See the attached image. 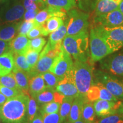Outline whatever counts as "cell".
<instances>
[{
	"label": "cell",
	"mask_w": 123,
	"mask_h": 123,
	"mask_svg": "<svg viewBox=\"0 0 123 123\" xmlns=\"http://www.w3.org/2000/svg\"><path fill=\"white\" fill-rule=\"evenodd\" d=\"M111 1H114V2H116V3H117V4H119V3L121 1H122V0H111Z\"/></svg>",
	"instance_id": "f5cc1de1"
},
{
	"label": "cell",
	"mask_w": 123,
	"mask_h": 123,
	"mask_svg": "<svg viewBox=\"0 0 123 123\" xmlns=\"http://www.w3.org/2000/svg\"><path fill=\"white\" fill-rule=\"evenodd\" d=\"M31 123H43L42 115H41V113H40L39 111L37 113V115H35L34 118Z\"/></svg>",
	"instance_id": "bcb514c9"
},
{
	"label": "cell",
	"mask_w": 123,
	"mask_h": 123,
	"mask_svg": "<svg viewBox=\"0 0 123 123\" xmlns=\"http://www.w3.org/2000/svg\"><path fill=\"white\" fill-rule=\"evenodd\" d=\"M46 43V39L41 37L31 39L29 41V49L40 53Z\"/></svg>",
	"instance_id": "d590c367"
},
{
	"label": "cell",
	"mask_w": 123,
	"mask_h": 123,
	"mask_svg": "<svg viewBox=\"0 0 123 123\" xmlns=\"http://www.w3.org/2000/svg\"><path fill=\"white\" fill-rule=\"evenodd\" d=\"M30 40L25 35H18L10 41V49L13 54H25L29 49Z\"/></svg>",
	"instance_id": "e0dca14e"
},
{
	"label": "cell",
	"mask_w": 123,
	"mask_h": 123,
	"mask_svg": "<svg viewBox=\"0 0 123 123\" xmlns=\"http://www.w3.org/2000/svg\"><path fill=\"white\" fill-rule=\"evenodd\" d=\"M30 95L21 93L9 98L1 107L0 116L3 123H22L27 121Z\"/></svg>",
	"instance_id": "6da1fadb"
},
{
	"label": "cell",
	"mask_w": 123,
	"mask_h": 123,
	"mask_svg": "<svg viewBox=\"0 0 123 123\" xmlns=\"http://www.w3.org/2000/svg\"><path fill=\"white\" fill-rule=\"evenodd\" d=\"M87 98L86 96L80 95L74 100L71 110L67 118L68 122L73 123L81 119V111L83 104Z\"/></svg>",
	"instance_id": "ac0fdd59"
},
{
	"label": "cell",
	"mask_w": 123,
	"mask_h": 123,
	"mask_svg": "<svg viewBox=\"0 0 123 123\" xmlns=\"http://www.w3.org/2000/svg\"><path fill=\"white\" fill-rule=\"evenodd\" d=\"M25 12L22 0H1L0 25L19 22Z\"/></svg>",
	"instance_id": "277c9868"
},
{
	"label": "cell",
	"mask_w": 123,
	"mask_h": 123,
	"mask_svg": "<svg viewBox=\"0 0 123 123\" xmlns=\"http://www.w3.org/2000/svg\"><path fill=\"white\" fill-rule=\"evenodd\" d=\"M39 10H26L25 12L24 15V20L26 21H31L35 19V17Z\"/></svg>",
	"instance_id": "7bdbcfd3"
},
{
	"label": "cell",
	"mask_w": 123,
	"mask_h": 123,
	"mask_svg": "<svg viewBox=\"0 0 123 123\" xmlns=\"http://www.w3.org/2000/svg\"><path fill=\"white\" fill-rule=\"evenodd\" d=\"M41 75H42L44 82H45L46 87H47V88H53L55 90L59 81L61 80L57 76L50 72V71Z\"/></svg>",
	"instance_id": "4dcf8cb0"
},
{
	"label": "cell",
	"mask_w": 123,
	"mask_h": 123,
	"mask_svg": "<svg viewBox=\"0 0 123 123\" xmlns=\"http://www.w3.org/2000/svg\"><path fill=\"white\" fill-rule=\"evenodd\" d=\"M119 9L120 10V12L122 13V14H123V0H122V1H121V2L119 3Z\"/></svg>",
	"instance_id": "f907efd6"
},
{
	"label": "cell",
	"mask_w": 123,
	"mask_h": 123,
	"mask_svg": "<svg viewBox=\"0 0 123 123\" xmlns=\"http://www.w3.org/2000/svg\"><path fill=\"white\" fill-rule=\"evenodd\" d=\"M22 21L0 25V39L10 42L18 34Z\"/></svg>",
	"instance_id": "2e32d148"
},
{
	"label": "cell",
	"mask_w": 123,
	"mask_h": 123,
	"mask_svg": "<svg viewBox=\"0 0 123 123\" xmlns=\"http://www.w3.org/2000/svg\"><path fill=\"white\" fill-rule=\"evenodd\" d=\"M39 107L34 98L30 96L27 107V121L29 123H31L35 115L39 112Z\"/></svg>",
	"instance_id": "1f68e13d"
},
{
	"label": "cell",
	"mask_w": 123,
	"mask_h": 123,
	"mask_svg": "<svg viewBox=\"0 0 123 123\" xmlns=\"http://www.w3.org/2000/svg\"><path fill=\"white\" fill-rule=\"evenodd\" d=\"M89 42L91 61L92 62L101 61L108 55L113 53L93 27L90 30Z\"/></svg>",
	"instance_id": "ba28073f"
},
{
	"label": "cell",
	"mask_w": 123,
	"mask_h": 123,
	"mask_svg": "<svg viewBox=\"0 0 123 123\" xmlns=\"http://www.w3.org/2000/svg\"><path fill=\"white\" fill-rule=\"evenodd\" d=\"M54 59L55 58L50 57L47 55H39V59L35 67L30 71V73H29L30 78L35 75H41L49 71Z\"/></svg>",
	"instance_id": "9a60e30c"
},
{
	"label": "cell",
	"mask_w": 123,
	"mask_h": 123,
	"mask_svg": "<svg viewBox=\"0 0 123 123\" xmlns=\"http://www.w3.org/2000/svg\"><path fill=\"white\" fill-rule=\"evenodd\" d=\"M100 66L105 72L121 78L123 81V51L101 59Z\"/></svg>",
	"instance_id": "9c48e42d"
},
{
	"label": "cell",
	"mask_w": 123,
	"mask_h": 123,
	"mask_svg": "<svg viewBox=\"0 0 123 123\" xmlns=\"http://www.w3.org/2000/svg\"><path fill=\"white\" fill-rule=\"evenodd\" d=\"M73 64L72 56L63 48L59 55L55 58L49 71L62 80L66 74L72 70Z\"/></svg>",
	"instance_id": "30bf717a"
},
{
	"label": "cell",
	"mask_w": 123,
	"mask_h": 123,
	"mask_svg": "<svg viewBox=\"0 0 123 123\" xmlns=\"http://www.w3.org/2000/svg\"><path fill=\"white\" fill-rule=\"evenodd\" d=\"M42 115L43 123H63L61 121L59 112Z\"/></svg>",
	"instance_id": "f35d334b"
},
{
	"label": "cell",
	"mask_w": 123,
	"mask_h": 123,
	"mask_svg": "<svg viewBox=\"0 0 123 123\" xmlns=\"http://www.w3.org/2000/svg\"><path fill=\"white\" fill-rule=\"evenodd\" d=\"M0 1H1V0H0Z\"/></svg>",
	"instance_id": "91938a15"
},
{
	"label": "cell",
	"mask_w": 123,
	"mask_h": 123,
	"mask_svg": "<svg viewBox=\"0 0 123 123\" xmlns=\"http://www.w3.org/2000/svg\"><path fill=\"white\" fill-rule=\"evenodd\" d=\"M86 96L87 99L91 102H94L98 100H104L115 102L118 101L116 97L100 83H94L87 92Z\"/></svg>",
	"instance_id": "4fadbf2b"
},
{
	"label": "cell",
	"mask_w": 123,
	"mask_h": 123,
	"mask_svg": "<svg viewBox=\"0 0 123 123\" xmlns=\"http://www.w3.org/2000/svg\"><path fill=\"white\" fill-rule=\"evenodd\" d=\"M39 52L37 51L29 49L25 54L27 63L31 68V70L34 68L39 59Z\"/></svg>",
	"instance_id": "e575fe53"
},
{
	"label": "cell",
	"mask_w": 123,
	"mask_h": 123,
	"mask_svg": "<svg viewBox=\"0 0 123 123\" xmlns=\"http://www.w3.org/2000/svg\"><path fill=\"white\" fill-rule=\"evenodd\" d=\"M122 102L112 101L104 100H98L93 102V107L96 115L99 117L117 113Z\"/></svg>",
	"instance_id": "5bb4252c"
},
{
	"label": "cell",
	"mask_w": 123,
	"mask_h": 123,
	"mask_svg": "<svg viewBox=\"0 0 123 123\" xmlns=\"http://www.w3.org/2000/svg\"><path fill=\"white\" fill-rule=\"evenodd\" d=\"M93 123H123V118L119 113H116L101 117V119Z\"/></svg>",
	"instance_id": "74e56055"
},
{
	"label": "cell",
	"mask_w": 123,
	"mask_h": 123,
	"mask_svg": "<svg viewBox=\"0 0 123 123\" xmlns=\"http://www.w3.org/2000/svg\"><path fill=\"white\" fill-rule=\"evenodd\" d=\"M0 92L4 95L6 98H11L13 97L17 96V95L22 93L23 92L15 90V89L8 88V87H5V86L0 85Z\"/></svg>",
	"instance_id": "ab89813d"
},
{
	"label": "cell",
	"mask_w": 123,
	"mask_h": 123,
	"mask_svg": "<svg viewBox=\"0 0 123 123\" xmlns=\"http://www.w3.org/2000/svg\"><path fill=\"white\" fill-rule=\"evenodd\" d=\"M64 98H65V96L64 95H63L61 93H60L59 92L55 91L54 92V101L59 103L61 104Z\"/></svg>",
	"instance_id": "f6af8a7d"
},
{
	"label": "cell",
	"mask_w": 123,
	"mask_h": 123,
	"mask_svg": "<svg viewBox=\"0 0 123 123\" xmlns=\"http://www.w3.org/2000/svg\"><path fill=\"white\" fill-rule=\"evenodd\" d=\"M7 99L8 98L0 92V106H2L3 104H4L5 103L7 100Z\"/></svg>",
	"instance_id": "c3c4849f"
},
{
	"label": "cell",
	"mask_w": 123,
	"mask_h": 123,
	"mask_svg": "<svg viewBox=\"0 0 123 123\" xmlns=\"http://www.w3.org/2000/svg\"><path fill=\"white\" fill-rule=\"evenodd\" d=\"M22 3L26 10H40L38 4L32 0H22Z\"/></svg>",
	"instance_id": "b9f144b4"
},
{
	"label": "cell",
	"mask_w": 123,
	"mask_h": 123,
	"mask_svg": "<svg viewBox=\"0 0 123 123\" xmlns=\"http://www.w3.org/2000/svg\"><path fill=\"white\" fill-rule=\"evenodd\" d=\"M55 89L46 87L42 91L37 95L34 99L39 105L54 101Z\"/></svg>",
	"instance_id": "4316f807"
},
{
	"label": "cell",
	"mask_w": 123,
	"mask_h": 123,
	"mask_svg": "<svg viewBox=\"0 0 123 123\" xmlns=\"http://www.w3.org/2000/svg\"><path fill=\"white\" fill-rule=\"evenodd\" d=\"M1 116H0V123H1Z\"/></svg>",
	"instance_id": "11a10c76"
},
{
	"label": "cell",
	"mask_w": 123,
	"mask_h": 123,
	"mask_svg": "<svg viewBox=\"0 0 123 123\" xmlns=\"http://www.w3.org/2000/svg\"><path fill=\"white\" fill-rule=\"evenodd\" d=\"M74 100V99L73 98L65 97L61 104L59 113L62 123H63L68 118Z\"/></svg>",
	"instance_id": "83f0119b"
},
{
	"label": "cell",
	"mask_w": 123,
	"mask_h": 123,
	"mask_svg": "<svg viewBox=\"0 0 123 123\" xmlns=\"http://www.w3.org/2000/svg\"><path fill=\"white\" fill-rule=\"evenodd\" d=\"M10 50V42L0 39V56Z\"/></svg>",
	"instance_id": "ee69618b"
},
{
	"label": "cell",
	"mask_w": 123,
	"mask_h": 123,
	"mask_svg": "<svg viewBox=\"0 0 123 123\" xmlns=\"http://www.w3.org/2000/svg\"><path fill=\"white\" fill-rule=\"evenodd\" d=\"M45 88V82L42 75H35L30 78L29 93L30 96L34 98L38 93Z\"/></svg>",
	"instance_id": "44dd1931"
},
{
	"label": "cell",
	"mask_w": 123,
	"mask_h": 123,
	"mask_svg": "<svg viewBox=\"0 0 123 123\" xmlns=\"http://www.w3.org/2000/svg\"><path fill=\"white\" fill-rule=\"evenodd\" d=\"M67 22L66 19L64 20V24L61 25L57 30L50 33L48 42L50 45L55 46L58 43L62 42L63 39L67 34Z\"/></svg>",
	"instance_id": "d4e9b609"
},
{
	"label": "cell",
	"mask_w": 123,
	"mask_h": 123,
	"mask_svg": "<svg viewBox=\"0 0 123 123\" xmlns=\"http://www.w3.org/2000/svg\"><path fill=\"white\" fill-rule=\"evenodd\" d=\"M93 27L113 53L123 47V26L107 27L98 25Z\"/></svg>",
	"instance_id": "5b68a950"
},
{
	"label": "cell",
	"mask_w": 123,
	"mask_h": 123,
	"mask_svg": "<svg viewBox=\"0 0 123 123\" xmlns=\"http://www.w3.org/2000/svg\"><path fill=\"white\" fill-rule=\"evenodd\" d=\"M99 0H76L78 7L86 12L94 10Z\"/></svg>",
	"instance_id": "836d02e7"
},
{
	"label": "cell",
	"mask_w": 123,
	"mask_h": 123,
	"mask_svg": "<svg viewBox=\"0 0 123 123\" xmlns=\"http://www.w3.org/2000/svg\"><path fill=\"white\" fill-rule=\"evenodd\" d=\"M0 85L21 91L19 86L17 83V81L15 80L14 75L13 72L6 75L0 77Z\"/></svg>",
	"instance_id": "f546056e"
},
{
	"label": "cell",
	"mask_w": 123,
	"mask_h": 123,
	"mask_svg": "<svg viewBox=\"0 0 123 123\" xmlns=\"http://www.w3.org/2000/svg\"><path fill=\"white\" fill-rule=\"evenodd\" d=\"M67 34L66 36L74 35L88 31L89 14L77 9H73L67 13Z\"/></svg>",
	"instance_id": "8992f818"
},
{
	"label": "cell",
	"mask_w": 123,
	"mask_h": 123,
	"mask_svg": "<svg viewBox=\"0 0 123 123\" xmlns=\"http://www.w3.org/2000/svg\"><path fill=\"white\" fill-rule=\"evenodd\" d=\"M117 113H119V114L123 118V105H120L119 110H118Z\"/></svg>",
	"instance_id": "681fc988"
},
{
	"label": "cell",
	"mask_w": 123,
	"mask_h": 123,
	"mask_svg": "<svg viewBox=\"0 0 123 123\" xmlns=\"http://www.w3.org/2000/svg\"><path fill=\"white\" fill-rule=\"evenodd\" d=\"M60 107L61 104L53 101L41 105V108H39V111L42 115L56 113L59 112Z\"/></svg>",
	"instance_id": "d6a6232c"
},
{
	"label": "cell",
	"mask_w": 123,
	"mask_h": 123,
	"mask_svg": "<svg viewBox=\"0 0 123 123\" xmlns=\"http://www.w3.org/2000/svg\"><path fill=\"white\" fill-rule=\"evenodd\" d=\"M96 113L93 102L86 100L81 111V119L86 123H93L95 121Z\"/></svg>",
	"instance_id": "cb8c5ba5"
},
{
	"label": "cell",
	"mask_w": 123,
	"mask_h": 123,
	"mask_svg": "<svg viewBox=\"0 0 123 123\" xmlns=\"http://www.w3.org/2000/svg\"><path fill=\"white\" fill-rule=\"evenodd\" d=\"M119 4L111 0H99L95 9V16L105 14L119 9Z\"/></svg>",
	"instance_id": "7402d4cb"
},
{
	"label": "cell",
	"mask_w": 123,
	"mask_h": 123,
	"mask_svg": "<svg viewBox=\"0 0 123 123\" xmlns=\"http://www.w3.org/2000/svg\"><path fill=\"white\" fill-rule=\"evenodd\" d=\"M95 26L114 27L123 26V14L119 9L93 18Z\"/></svg>",
	"instance_id": "8fae6325"
},
{
	"label": "cell",
	"mask_w": 123,
	"mask_h": 123,
	"mask_svg": "<svg viewBox=\"0 0 123 123\" xmlns=\"http://www.w3.org/2000/svg\"><path fill=\"white\" fill-rule=\"evenodd\" d=\"M46 5L51 6L68 12L76 5V0H46Z\"/></svg>",
	"instance_id": "484cf974"
},
{
	"label": "cell",
	"mask_w": 123,
	"mask_h": 123,
	"mask_svg": "<svg viewBox=\"0 0 123 123\" xmlns=\"http://www.w3.org/2000/svg\"><path fill=\"white\" fill-rule=\"evenodd\" d=\"M14 67V54L11 51L0 56V77L11 73Z\"/></svg>",
	"instance_id": "d6986e66"
},
{
	"label": "cell",
	"mask_w": 123,
	"mask_h": 123,
	"mask_svg": "<svg viewBox=\"0 0 123 123\" xmlns=\"http://www.w3.org/2000/svg\"><path fill=\"white\" fill-rule=\"evenodd\" d=\"M29 123L28 121H25V122H24V123Z\"/></svg>",
	"instance_id": "db71d44e"
},
{
	"label": "cell",
	"mask_w": 123,
	"mask_h": 123,
	"mask_svg": "<svg viewBox=\"0 0 123 123\" xmlns=\"http://www.w3.org/2000/svg\"><path fill=\"white\" fill-rule=\"evenodd\" d=\"M32 1H34L35 2H36L37 4H38V7H39V9H44V7H45L46 6V4H45V2H44L43 0H32Z\"/></svg>",
	"instance_id": "7dc6e473"
},
{
	"label": "cell",
	"mask_w": 123,
	"mask_h": 123,
	"mask_svg": "<svg viewBox=\"0 0 123 123\" xmlns=\"http://www.w3.org/2000/svg\"><path fill=\"white\" fill-rule=\"evenodd\" d=\"M38 25L36 24L34 20L31 21H24L20 25L19 29H18V35H25L26 36L30 31Z\"/></svg>",
	"instance_id": "8d00e7d4"
},
{
	"label": "cell",
	"mask_w": 123,
	"mask_h": 123,
	"mask_svg": "<svg viewBox=\"0 0 123 123\" xmlns=\"http://www.w3.org/2000/svg\"><path fill=\"white\" fill-rule=\"evenodd\" d=\"M12 71L21 91L26 94H29V80L30 78L29 73L15 68H13Z\"/></svg>",
	"instance_id": "ffe728a7"
},
{
	"label": "cell",
	"mask_w": 123,
	"mask_h": 123,
	"mask_svg": "<svg viewBox=\"0 0 123 123\" xmlns=\"http://www.w3.org/2000/svg\"><path fill=\"white\" fill-rule=\"evenodd\" d=\"M1 106H0V111H1Z\"/></svg>",
	"instance_id": "680465c9"
},
{
	"label": "cell",
	"mask_w": 123,
	"mask_h": 123,
	"mask_svg": "<svg viewBox=\"0 0 123 123\" xmlns=\"http://www.w3.org/2000/svg\"><path fill=\"white\" fill-rule=\"evenodd\" d=\"M43 36L42 26L40 25H36L27 34V37L29 39H34V38Z\"/></svg>",
	"instance_id": "60d3db41"
},
{
	"label": "cell",
	"mask_w": 123,
	"mask_h": 123,
	"mask_svg": "<svg viewBox=\"0 0 123 123\" xmlns=\"http://www.w3.org/2000/svg\"><path fill=\"white\" fill-rule=\"evenodd\" d=\"M64 19L59 17H52L47 20L42 26L43 36H47L49 34L56 30L64 24Z\"/></svg>",
	"instance_id": "603a6c76"
},
{
	"label": "cell",
	"mask_w": 123,
	"mask_h": 123,
	"mask_svg": "<svg viewBox=\"0 0 123 123\" xmlns=\"http://www.w3.org/2000/svg\"><path fill=\"white\" fill-rule=\"evenodd\" d=\"M62 45L64 50L73 56L75 61H89L90 51L88 31L76 35L66 36L63 39Z\"/></svg>",
	"instance_id": "7a4b0ae2"
},
{
	"label": "cell",
	"mask_w": 123,
	"mask_h": 123,
	"mask_svg": "<svg viewBox=\"0 0 123 123\" xmlns=\"http://www.w3.org/2000/svg\"><path fill=\"white\" fill-rule=\"evenodd\" d=\"M55 90L65 97L75 99L79 96V93L75 83L73 70L66 74L64 78L59 81Z\"/></svg>",
	"instance_id": "7c38bea8"
},
{
	"label": "cell",
	"mask_w": 123,
	"mask_h": 123,
	"mask_svg": "<svg viewBox=\"0 0 123 123\" xmlns=\"http://www.w3.org/2000/svg\"><path fill=\"white\" fill-rule=\"evenodd\" d=\"M66 123H86V122H84V121L83 120L81 119H80L79 120H77L76 121H75V122H73V123H70L68 122V121H67Z\"/></svg>",
	"instance_id": "816d5d0a"
},
{
	"label": "cell",
	"mask_w": 123,
	"mask_h": 123,
	"mask_svg": "<svg viewBox=\"0 0 123 123\" xmlns=\"http://www.w3.org/2000/svg\"><path fill=\"white\" fill-rule=\"evenodd\" d=\"M121 105H123V103H121Z\"/></svg>",
	"instance_id": "6f0895ef"
},
{
	"label": "cell",
	"mask_w": 123,
	"mask_h": 123,
	"mask_svg": "<svg viewBox=\"0 0 123 123\" xmlns=\"http://www.w3.org/2000/svg\"><path fill=\"white\" fill-rule=\"evenodd\" d=\"M43 1H44V2H45V1H46V0H43ZM45 4H46V3H45Z\"/></svg>",
	"instance_id": "9f6ffc18"
},
{
	"label": "cell",
	"mask_w": 123,
	"mask_h": 123,
	"mask_svg": "<svg viewBox=\"0 0 123 123\" xmlns=\"http://www.w3.org/2000/svg\"><path fill=\"white\" fill-rule=\"evenodd\" d=\"M14 54V67L18 70L24 71L26 73H30L31 68L27 63L25 55L13 54Z\"/></svg>",
	"instance_id": "f1b7e54d"
},
{
	"label": "cell",
	"mask_w": 123,
	"mask_h": 123,
	"mask_svg": "<svg viewBox=\"0 0 123 123\" xmlns=\"http://www.w3.org/2000/svg\"><path fill=\"white\" fill-rule=\"evenodd\" d=\"M91 62L75 61L72 68L75 83L80 95L86 96L93 82V67Z\"/></svg>",
	"instance_id": "3957f363"
},
{
	"label": "cell",
	"mask_w": 123,
	"mask_h": 123,
	"mask_svg": "<svg viewBox=\"0 0 123 123\" xmlns=\"http://www.w3.org/2000/svg\"><path fill=\"white\" fill-rule=\"evenodd\" d=\"M93 82L103 84L117 99H123V81L101 70L93 71Z\"/></svg>",
	"instance_id": "52a82bcc"
}]
</instances>
